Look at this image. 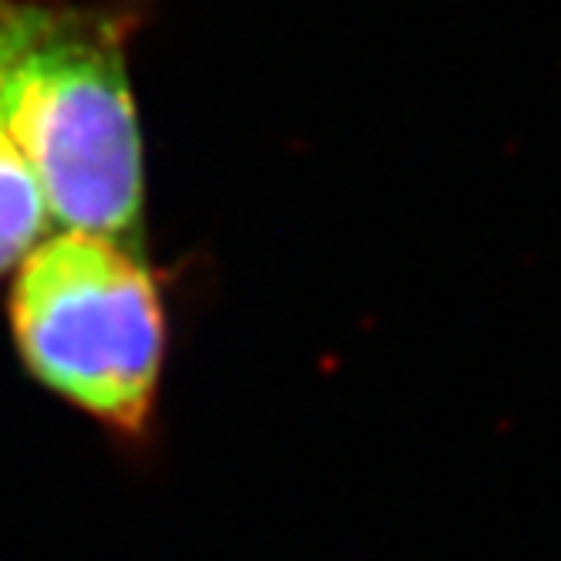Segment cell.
Instances as JSON below:
<instances>
[{"instance_id":"1","label":"cell","mask_w":561,"mask_h":561,"mask_svg":"<svg viewBox=\"0 0 561 561\" xmlns=\"http://www.w3.org/2000/svg\"><path fill=\"white\" fill-rule=\"evenodd\" d=\"M129 27V14L102 4L0 0V126L55 224L126 244L146 199Z\"/></svg>"},{"instance_id":"2","label":"cell","mask_w":561,"mask_h":561,"mask_svg":"<svg viewBox=\"0 0 561 561\" xmlns=\"http://www.w3.org/2000/svg\"><path fill=\"white\" fill-rule=\"evenodd\" d=\"M11 339L24 373L58 403L142 450L167 366V314L126 240L58 230L14 271Z\"/></svg>"},{"instance_id":"3","label":"cell","mask_w":561,"mask_h":561,"mask_svg":"<svg viewBox=\"0 0 561 561\" xmlns=\"http://www.w3.org/2000/svg\"><path fill=\"white\" fill-rule=\"evenodd\" d=\"M55 217L27 159L0 126V277L14 274L48 237Z\"/></svg>"}]
</instances>
